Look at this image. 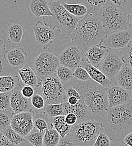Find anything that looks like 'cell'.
Here are the masks:
<instances>
[{"instance_id":"cell-1","label":"cell","mask_w":132,"mask_h":146,"mask_svg":"<svg viewBox=\"0 0 132 146\" xmlns=\"http://www.w3.org/2000/svg\"><path fill=\"white\" fill-rule=\"evenodd\" d=\"M107 36L98 15L92 14L80 19L74 31L69 35L72 44L84 54L91 47L103 43Z\"/></svg>"},{"instance_id":"cell-2","label":"cell","mask_w":132,"mask_h":146,"mask_svg":"<svg viewBox=\"0 0 132 146\" xmlns=\"http://www.w3.org/2000/svg\"><path fill=\"white\" fill-rule=\"evenodd\" d=\"M105 133L116 143L132 131V101L108 108L101 122Z\"/></svg>"},{"instance_id":"cell-3","label":"cell","mask_w":132,"mask_h":146,"mask_svg":"<svg viewBox=\"0 0 132 146\" xmlns=\"http://www.w3.org/2000/svg\"><path fill=\"white\" fill-rule=\"evenodd\" d=\"M78 92L90 110L93 120L101 123L109 108L105 88L93 80L81 81L76 78L66 83Z\"/></svg>"},{"instance_id":"cell-4","label":"cell","mask_w":132,"mask_h":146,"mask_svg":"<svg viewBox=\"0 0 132 146\" xmlns=\"http://www.w3.org/2000/svg\"><path fill=\"white\" fill-rule=\"evenodd\" d=\"M98 15L107 35L129 28L128 15L110 0L102 6Z\"/></svg>"},{"instance_id":"cell-5","label":"cell","mask_w":132,"mask_h":146,"mask_svg":"<svg viewBox=\"0 0 132 146\" xmlns=\"http://www.w3.org/2000/svg\"><path fill=\"white\" fill-rule=\"evenodd\" d=\"M101 128V123L89 120L72 126L69 134L78 146H93Z\"/></svg>"},{"instance_id":"cell-6","label":"cell","mask_w":132,"mask_h":146,"mask_svg":"<svg viewBox=\"0 0 132 146\" xmlns=\"http://www.w3.org/2000/svg\"><path fill=\"white\" fill-rule=\"evenodd\" d=\"M41 93L46 105L62 104L67 101L64 84L56 75H53L42 79Z\"/></svg>"},{"instance_id":"cell-7","label":"cell","mask_w":132,"mask_h":146,"mask_svg":"<svg viewBox=\"0 0 132 146\" xmlns=\"http://www.w3.org/2000/svg\"><path fill=\"white\" fill-rule=\"evenodd\" d=\"M60 65L58 56L46 48L43 49L36 57L33 69L42 80L46 77L56 74Z\"/></svg>"},{"instance_id":"cell-8","label":"cell","mask_w":132,"mask_h":146,"mask_svg":"<svg viewBox=\"0 0 132 146\" xmlns=\"http://www.w3.org/2000/svg\"><path fill=\"white\" fill-rule=\"evenodd\" d=\"M50 8L56 19L58 28L67 35H70L76 29L80 18L69 13L59 1L48 0Z\"/></svg>"},{"instance_id":"cell-9","label":"cell","mask_w":132,"mask_h":146,"mask_svg":"<svg viewBox=\"0 0 132 146\" xmlns=\"http://www.w3.org/2000/svg\"><path fill=\"white\" fill-rule=\"evenodd\" d=\"M124 65L125 63L121 50L109 49L98 69L113 83L116 75Z\"/></svg>"},{"instance_id":"cell-10","label":"cell","mask_w":132,"mask_h":146,"mask_svg":"<svg viewBox=\"0 0 132 146\" xmlns=\"http://www.w3.org/2000/svg\"><path fill=\"white\" fill-rule=\"evenodd\" d=\"M33 29L37 43L43 49L48 48L53 43L54 40L62 32L58 27L48 25L44 20V17H43V22L38 21L33 27Z\"/></svg>"},{"instance_id":"cell-11","label":"cell","mask_w":132,"mask_h":146,"mask_svg":"<svg viewBox=\"0 0 132 146\" xmlns=\"http://www.w3.org/2000/svg\"><path fill=\"white\" fill-rule=\"evenodd\" d=\"M35 114L36 112L33 110L14 114L11 121V128L25 138L34 129Z\"/></svg>"},{"instance_id":"cell-12","label":"cell","mask_w":132,"mask_h":146,"mask_svg":"<svg viewBox=\"0 0 132 146\" xmlns=\"http://www.w3.org/2000/svg\"><path fill=\"white\" fill-rule=\"evenodd\" d=\"M84 58H86L84 53L74 44L65 49L58 56L60 65L68 67L73 71L80 65Z\"/></svg>"},{"instance_id":"cell-13","label":"cell","mask_w":132,"mask_h":146,"mask_svg":"<svg viewBox=\"0 0 132 146\" xmlns=\"http://www.w3.org/2000/svg\"><path fill=\"white\" fill-rule=\"evenodd\" d=\"M132 40V29L129 28L107 35L103 44L109 49L121 50L125 47Z\"/></svg>"},{"instance_id":"cell-14","label":"cell","mask_w":132,"mask_h":146,"mask_svg":"<svg viewBox=\"0 0 132 146\" xmlns=\"http://www.w3.org/2000/svg\"><path fill=\"white\" fill-rule=\"evenodd\" d=\"M1 32L6 36L9 43L18 45L25 35V28L18 20L11 19L9 23L3 27Z\"/></svg>"},{"instance_id":"cell-15","label":"cell","mask_w":132,"mask_h":146,"mask_svg":"<svg viewBox=\"0 0 132 146\" xmlns=\"http://www.w3.org/2000/svg\"><path fill=\"white\" fill-rule=\"evenodd\" d=\"M109 108L124 105L132 101V93L115 84L105 88Z\"/></svg>"},{"instance_id":"cell-16","label":"cell","mask_w":132,"mask_h":146,"mask_svg":"<svg viewBox=\"0 0 132 146\" xmlns=\"http://www.w3.org/2000/svg\"><path fill=\"white\" fill-rule=\"evenodd\" d=\"M65 115L68 113H74L77 117V123L93 120L90 110L85 104L84 100L81 98L74 105H70L67 101L62 103Z\"/></svg>"},{"instance_id":"cell-17","label":"cell","mask_w":132,"mask_h":146,"mask_svg":"<svg viewBox=\"0 0 132 146\" xmlns=\"http://www.w3.org/2000/svg\"><path fill=\"white\" fill-rule=\"evenodd\" d=\"M21 90V86H19L16 87L11 94L10 107L14 114L33 110L28 98L22 94Z\"/></svg>"},{"instance_id":"cell-18","label":"cell","mask_w":132,"mask_h":146,"mask_svg":"<svg viewBox=\"0 0 132 146\" xmlns=\"http://www.w3.org/2000/svg\"><path fill=\"white\" fill-rule=\"evenodd\" d=\"M3 58L13 68L19 70L24 67L26 64L28 54L23 47H17L7 51Z\"/></svg>"},{"instance_id":"cell-19","label":"cell","mask_w":132,"mask_h":146,"mask_svg":"<svg viewBox=\"0 0 132 146\" xmlns=\"http://www.w3.org/2000/svg\"><path fill=\"white\" fill-rule=\"evenodd\" d=\"M25 5L27 9L35 17H52L54 15L51 11L48 0H25Z\"/></svg>"},{"instance_id":"cell-20","label":"cell","mask_w":132,"mask_h":146,"mask_svg":"<svg viewBox=\"0 0 132 146\" xmlns=\"http://www.w3.org/2000/svg\"><path fill=\"white\" fill-rule=\"evenodd\" d=\"M107 48L103 43L94 45L88 49L85 56L87 61L91 65L98 68L101 62L107 54Z\"/></svg>"},{"instance_id":"cell-21","label":"cell","mask_w":132,"mask_h":146,"mask_svg":"<svg viewBox=\"0 0 132 146\" xmlns=\"http://www.w3.org/2000/svg\"><path fill=\"white\" fill-rule=\"evenodd\" d=\"M80 66L87 70L92 80L99 83L103 87L107 88L113 84L112 82L98 68L89 63L86 58L83 60L80 64Z\"/></svg>"},{"instance_id":"cell-22","label":"cell","mask_w":132,"mask_h":146,"mask_svg":"<svg viewBox=\"0 0 132 146\" xmlns=\"http://www.w3.org/2000/svg\"><path fill=\"white\" fill-rule=\"evenodd\" d=\"M113 84H115L132 94V69L124 65L116 75Z\"/></svg>"},{"instance_id":"cell-23","label":"cell","mask_w":132,"mask_h":146,"mask_svg":"<svg viewBox=\"0 0 132 146\" xmlns=\"http://www.w3.org/2000/svg\"><path fill=\"white\" fill-rule=\"evenodd\" d=\"M18 73L23 83L26 86H30L33 88L41 86L42 80L32 68L28 66L23 67L18 70Z\"/></svg>"},{"instance_id":"cell-24","label":"cell","mask_w":132,"mask_h":146,"mask_svg":"<svg viewBox=\"0 0 132 146\" xmlns=\"http://www.w3.org/2000/svg\"><path fill=\"white\" fill-rule=\"evenodd\" d=\"M19 86L20 79L17 75L0 76V92H12Z\"/></svg>"},{"instance_id":"cell-25","label":"cell","mask_w":132,"mask_h":146,"mask_svg":"<svg viewBox=\"0 0 132 146\" xmlns=\"http://www.w3.org/2000/svg\"><path fill=\"white\" fill-rule=\"evenodd\" d=\"M51 127L55 129L60 135L61 138H64L69 134L72 127L69 125L65 121V115H61L50 119Z\"/></svg>"},{"instance_id":"cell-26","label":"cell","mask_w":132,"mask_h":146,"mask_svg":"<svg viewBox=\"0 0 132 146\" xmlns=\"http://www.w3.org/2000/svg\"><path fill=\"white\" fill-rule=\"evenodd\" d=\"M107 0H76L78 3L84 5L88 9V14L98 15V13Z\"/></svg>"},{"instance_id":"cell-27","label":"cell","mask_w":132,"mask_h":146,"mask_svg":"<svg viewBox=\"0 0 132 146\" xmlns=\"http://www.w3.org/2000/svg\"><path fill=\"white\" fill-rule=\"evenodd\" d=\"M61 139L60 135L55 129L48 128L43 135V146H57Z\"/></svg>"},{"instance_id":"cell-28","label":"cell","mask_w":132,"mask_h":146,"mask_svg":"<svg viewBox=\"0 0 132 146\" xmlns=\"http://www.w3.org/2000/svg\"><path fill=\"white\" fill-rule=\"evenodd\" d=\"M62 4L69 13L76 17L82 18L88 14V9L83 4H71L65 2H62Z\"/></svg>"},{"instance_id":"cell-29","label":"cell","mask_w":132,"mask_h":146,"mask_svg":"<svg viewBox=\"0 0 132 146\" xmlns=\"http://www.w3.org/2000/svg\"><path fill=\"white\" fill-rule=\"evenodd\" d=\"M43 114L46 115L49 120L58 116L65 115L62 104L46 105Z\"/></svg>"},{"instance_id":"cell-30","label":"cell","mask_w":132,"mask_h":146,"mask_svg":"<svg viewBox=\"0 0 132 146\" xmlns=\"http://www.w3.org/2000/svg\"><path fill=\"white\" fill-rule=\"evenodd\" d=\"M14 113L11 109L0 110V131L3 132L10 127L11 121Z\"/></svg>"},{"instance_id":"cell-31","label":"cell","mask_w":132,"mask_h":146,"mask_svg":"<svg viewBox=\"0 0 132 146\" xmlns=\"http://www.w3.org/2000/svg\"><path fill=\"white\" fill-rule=\"evenodd\" d=\"M56 75L59 80L64 84L73 78V70L64 65H60L57 69Z\"/></svg>"},{"instance_id":"cell-32","label":"cell","mask_w":132,"mask_h":146,"mask_svg":"<svg viewBox=\"0 0 132 146\" xmlns=\"http://www.w3.org/2000/svg\"><path fill=\"white\" fill-rule=\"evenodd\" d=\"M33 129L25 139L33 146H43V135L44 133L40 132L36 129V130H33Z\"/></svg>"},{"instance_id":"cell-33","label":"cell","mask_w":132,"mask_h":146,"mask_svg":"<svg viewBox=\"0 0 132 146\" xmlns=\"http://www.w3.org/2000/svg\"><path fill=\"white\" fill-rule=\"evenodd\" d=\"M3 133L13 146L19 145L26 141L24 137L21 136L17 132L13 130L11 127L4 130Z\"/></svg>"},{"instance_id":"cell-34","label":"cell","mask_w":132,"mask_h":146,"mask_svg":"<svg viewBox=\"0 0 132 146\" xmlns=\"http://www.w3.org/2000/svg\"><path fill=\"white\" fill-rule=\"evenodd\" d=\"M31 103L32 106L39 112L40 115L43 114L46 105L43 96H41L37 93H35L31 98Z\"/></svg>"},{"instance_id":"cell-35","label":"cell","mask_w":132,"mask_h":146,"mask_svg":"<svg viewBox=\"0 0 132 146\" xmlns=\"http://www.w3.org/2000/svg\"><path fill=\"white\" fill-rule=\"evenodd\" d=\"M116 143L105 133L101 131L97 136L93 146H115Z\"/></svg>"},{"instance_id":"cell-36","label":"cell","mask_w":132,"mask_h":146,"mask_svg":"<svg viewBox=\"0 0 132 146\" xmlns=\"http://www.w3.org/2000/svg\"><path fill=\"white\" fill-rule=\"evenodd\" d=\"M116 6L120 8L127 15L132 10V0H110Z\"/></svg>"},{"instance_id":"cell-37","label":"cell","mask_w":132,"mask_h":146,"mask_svg":"<svg viewBox=\"0 0 132 146\" xmlns=\"http://www.w3.org/2000/svg\"><path fill=\"white\" fill-rule=\"evenodd\" d=\"M121 52L125 64L132 69V40L125 47L121 50Z\"/></svg>"},{"instance_id":"cell-38","label":"cell","mask_w":132,"mask_h":146,"mask_svg":"<svg viewBox=\"0 0 132 146\" xmlns=\"http://www.w3.org/2000/svg\"><path fill=\"white\" fill-rule=\"evenodd\" d=\"M73 76L74 78L81 81L91 80V78L87 70L80 65L78 66L73 71Z\"/></svg>"},{"instance_id":"cell-39","label":"cell","mask_w":132,"mask_h":146,"mask_svg":"<svg viewBox=\"0 0 132 146\" xmlns=\"http://www.w3.org/2000/svg\"><path fill=\"white\" fill-rule=\"evenodd\" d=\"M11 92H0V110L11 109L10 97Z\"/></svg>"},{"instance_id":"cell-40","label":"cell","mask_w":132,"mask_h":146,"mask_svg":"<svg viewBox=\"0 0 132 146\" xmlns=\"http://www.w3.org/2000/svg\"><path fill=\"white\" fill-rule=\"evenodd\" d=\"M48 128V125L46 119L42 117H38L34 120V129H36L40 132L44 133Z\"/></svg>"},{"instance_id":"cell-41","label":"cell","mask_w":132,"mask_h":146,"mask_svg":"<svg viewBox=\"0 0 132 146\" xmlns=\"http://www.w3.org/2000/svg\"><path fill=\"white\" fill-rule=\"evenodd\" d=\"M64 87L65 92V94H66L67 98L71 96L76 97L79 100L82 98L79 93L74 88H73L72 86H71L69 84H68V83L64 84Z\"/></svg>"},{"instance_id":"cell-42","label":"cell","mask_w":132,"mask_h":146,"mask_svg":"<svg viewBox=\"0 0 132 146\" xmlns=\"http://www.w3.org/2000/svg\"><path fill=\"white\" fill-rule=\"evenodd\" d=\"M57 146H79L73 139L70 134H68L64 138H61Z\"/></svg>"},{"instance_id":"cell-43","label":"cell","mask_w":132,"mask_h":146,"mask_svg":"<svg viewBox=\"0 0 132 146\" xmlns=\"http://www.w3.org/2000/svg\"><path fill=\"white\" fill-rule=\"evenodd\" d=\"M21 92L22 94L27 98H31L35 93L33 87L30 86H25L21 88Z\"/></svg>"},{"instance_id":"cell-44","label":"cell","mask_w":132,"mask_h":146,"mask_svg":"<svg viewBox=\"0 0 132 146\" xmlns=\"http://www.w3.org/2000/svg\"><path fill=\"white\" fill-rule=\"evenodd\" d=\"M65 119L66 123L70 126L72 127L77 123V117L74 113H68L65 115Z\"/></svg>"},{"instance_id":"cell-45","label":"cell","mask_w":132,"mask_h":146,"mask_svg":"<svg viewBox=\"0 0 132 146\" xmlns=\"http://www.w3.org/2000/svg\"><path fill=\"white\" fill-rule=\"evenodd\" d=\"M0 146H13L8 138L2 131H0Z\"/></svg>"},{"instance_id":"cell-46","label":"cell","mask_w":132,"mask_h":146,"mask_svg":"<svg viewBox=\"0 0 132 146\" xmlns=\"http://www.w3.org/2000/svg\"><path fill=\"white\" fill-rule=\"evenodd\" d=\"M121 143L126 146H132V131L124 137Z\"/></svg>"},{"instance_id":"cell-47","label":"cell","mask_w":132,"mask_h":146,"mask_svg":"<svg viewBox=\"0 0 132 146\" xmlns=\"http://www.w3.org/2000/svg\"><path fill=\"white\" fill-rule=\"evenodd\" d=\"M6 45L3 41L0 38V58L3 57L6 53Z\"/></svg>"},{"instance_id":"cell-48","label":"cell","mask_w":132,"mask_h":146,"mask_svg":"<svg viewBox=\"0 0 132 146\" xmlns=\"http://www.w3.org/2000/svg\"><path fill=\"white\" fill-rule=\"evenodd\" d=\"M79 100L74 96H71L68 98L67 102L71 105H74L76 104Z\"/></svg>"},{"instance_id":"cell-49","label":"cell","mask_w":132,"mask_h":146,"mask_svg":"<svg viewBox=\"0 0 132 146\" xmlns=\"http://www.w3.org/2000/svg\"><path fill=\"white\" fill-rule=\"evenodd\" d=\"M128 23H129V28L132 29V10L131 13L128 15Z\"/></svg>"},{"instance_id":"cell-50","label":"cell","mask_w":132,"mask_h":146,"mask_svg":"<svg viewBox=\"0 0 132 146\" xmlns=\"http://www.w3.org/2000/svg\"><path fill=\"white\" fill-rule=\"evenodd\" d=\"M33 146L32 145H31L30 143H29L27 140L25 141V142H23V143H20V144H19V145H16V146Z\"/></svg>"},{"instance_id":"cell-51","label":"cell","mask_w":132,"mask_h":146,"mask_svg":"<svg viewBox=\"0 0 132 146\" xmlns=\"http://www.w3.org/2000/svg\"><path fill=\"white\" fill-rule=\"evenodd\" d=\"M2 69H3V65L2 64V61L0 60V74L2 72Z\"/></svg>"},{"instance_id":"cell-52","label":"cell","mask_w":132,"mask_h":146,"mask_svg":"<svg viewBox=\"0 0 132 146\" xmlns=\"http://www.w3.org/2000/svg\"><path fill=\"white\" fill-rule=\"evenodd\" d=\"M52 1H57V0H52Z\"/></svg>"},{"instance_id":"cell-53","label":"cell","mask_w":132,"mask_h":146,"mask_svg":"<svg viewBox=\"0 0 132 146\" xmlns=\"http://www.w3.org/2000/svg\"></svg>"}]
</instances>
